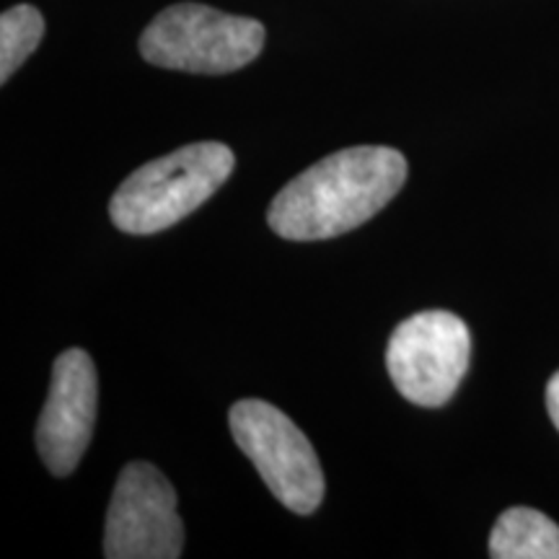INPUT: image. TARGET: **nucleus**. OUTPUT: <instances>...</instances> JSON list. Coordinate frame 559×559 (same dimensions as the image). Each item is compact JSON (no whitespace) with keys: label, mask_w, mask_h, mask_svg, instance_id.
Returning <instances> with one entry per match:
<instances>
[{"label":"nucleus","mask_w":559,"mask_h":559,"mask_svg":"<svg viewBox=\"0 0 559 559\" xmlns=\"http://www.w3.org/2000/svg\"><path fill=\"white\" fill-rule=\"evenodd\" d=\"M96 366L86 349H66L52 366L50 394L37 423V451L47 472L68 477L81 464L96 423Z\"/></svg>","instance_id":"nucleus-7"},{"label":"nucleus","mask_w":559,"mask_h":559,"mask_svg":"<svg viewBox=\"0 0 559 559\" xmlns=\"http://www.w3.org/2000/svg\"><path fill=\"white\" fill-rule=\"evenodd\" d=\"M495 559H559V526L534 508H508L489 536Z\"/></svg>","instance_id":"nucleus-8"},{"label":"nucleus","mask_w":559,"mask_h":559,"mask_svg":"<svg viewBox=\"0 0 559 559\" xmlns=\"http://www.w3.org/2000/svg\"><path fill=\"white\" fill-rule=\"evenodd\" d=\"M41 37L45 19L34 5H13L0 16V81L9 83L16 70L32 58Z\"/></svg>","instance_id":"nucleus-9"},{"label":"nucleus","mask_w":559,"mask_h":559,"mask_svg":"<svg viewBox=\"0 0 559 559\" xmlns=\"http://www.w3.org/2000/svg\"><path fill=\"white\" fill-rule=\"evenodd\" d=\"M407 171V158L386 145L337 151L277 192L267 223L288 241L334 239L381 213L400 194Z\"/></svg>","instance_id":"nucleus-1"},{"label":"nucleus","mask_w":559,"mask_h":559,"mask_svg":"<svg viewBox=\"0 0 559 559\" xmlns=\"http://www.w3.org/2000/svg\"><path fill=\"white\" fill-rule=\"evenodd\" d=\"M264 26L257 19L230 16L202 3H177L160 11L140 34L145 62L185 73H234L260 58Z\"/></svg>","instance_id":"nucleus-3"},{"label":"nucleus","mask_w":559,"mask_h":559,"mask_svg":"<svg viewBox=\"0 0 559 559\" xmlns=\"http://www.w3.org/2000/svg\"><path fill=\"white\" fill-rule=\"evenodd\" d=\"M185 523L171 481L148 461H132L111 492L104 555L109 559H179Z\"/></svg>","instance_id":"nucleus-6"},{"label":"nucleus","mask_w":559,"mask_h":559,"mask_svg":"<svg viewBox=\"0 0 559 559\" xmlns=\"http://www.w3.org/2000/svg\"><path fill=\"white\" fill-rule=\"evenodd\" d=\"M234 166V151L215 140L148 160L111 194V223L130 236L160 234L205 205L226 185Z\"/></svg>","instance_id":"nucleus-2"},{"label":"nucleus","mask_w":559,"mask_h":559,"mask_svg":"<svg viewBox=\"0 0 559 559\" xmlns=\"http://www.w3.org/2000/svg\"><path fill=\"white\" fill-rule=\"evenodd\" d=\"M469 326L451 311H419L404 319L386 347L391 381L417 407L451 402L469 370Z\"/></svg>","instance_id":"nucleus-5"},{"label":"nucleus","mask_w":559,"mask_h":559,"mask_svg":"<svg viewBox=\"0 0 559 559\" xmlns=\"http://www.w3.org/2000/svg\"><path fill=\"white\" fill-rule=\"evenodd\" d=\"M547 412L551 423H555V428L559 430V370L547 383Z\"/></svg>","instance_id":"nucleus-10"},{"label":"nucleus","mask_w":559,"mask_h":559,"mask_svg":"<svg viewBox=\"0 0 559 559\" xmlns=\"http://www.w3.org/2000/svg\"><path fill=\"white\" fill-rule=\"evenodd\" d=\"M230 436L270 492L298 515H311L326 492L324 472L311 440L275 404L241 400L230 407Z\"/></svg>","instance_id":"nucleus-4"}]
</instances>
